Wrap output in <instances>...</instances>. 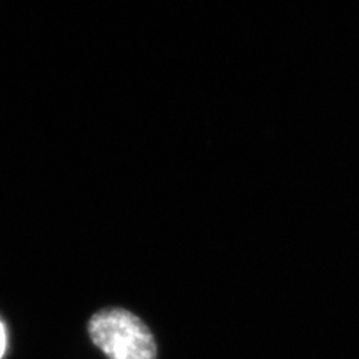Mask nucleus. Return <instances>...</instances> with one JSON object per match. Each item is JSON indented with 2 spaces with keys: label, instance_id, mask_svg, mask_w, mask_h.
Segmentation results:
<instances>
[{
  "label": "nucleus",
  "instance_id": "nucleus-1",
  "mask_svg": "<svg viewBox=\"0 0 359 359\" xmlns=\"http://www.w3.org/2000/svg\"><path fill=\"white\" fill-rule=\"evenodd\" d=\"M88 338L107 359H156L151 330L125 308H103L88 320Z\"/></svg>",
  "mask_w": 359,
  "mask_h": 359
},
{
  "label": "nucleus",
  "instance_id": "nucleus-2",
  "mask_svg": "<svg viewBox=\"0 0 359 359\" xmlns=\"http://www.w3.org/2000/svg\"><path fill=\"white\" fill-rule=\"evenodd\" d=\"M6 348H7L6 326H4V323L0 321V359H2L4 354H6Z\"/></svg>",
  "mask_w": 359,
  "mask_h": 359
}]
</instances>
